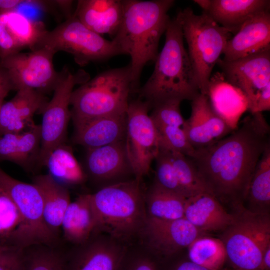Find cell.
I'll use <instances>...</instances> for the list:
<instances>
[{
	"label": "cell",
	"instance_id": "1",
	"mask_svg": "<svg viewBox=\"0 0 270 270\" xmlns=\"http://www.w3.org/2000/svg\"><path fill=\"white\" fill-rule=\"evenodd\" d=\"M270 126L262 112L246 116L232 132L192 157L208 193L220 202L242 204L256 166L270 144Z\"/></svg>",
	"mask_w": 270,
	"mask_h": 270
},
{
	"label": "cell",
	"instance_id": "2",
	"mask_svg": "<svg viewBox=\"0 0 270 270\" xmlns=\"http://www.w3.org/2000/svg\"><path fill=\"white\" fill-rule=\"evenodd\" d=\"M174 4L173 0H123L122 20L112 41L120 54L130 57L134 91L138 90L144 66L156 58L160 40L170 19L168 12Z\"/></svg>",
	"mask_w": 270,
	"mask_h": 270
},
{
	"label": "cell",
	"instance_id": "3",
	"mask_svg": "<svg viewBox=\"0 0 270 270\" xmlns=\"http://www.w3.org/2000/svg\"><path fill=\"white\" fill-rule=\"evenodd\" d=\"M166 40L155 60L151 76L138 89L140 99L151 109L170 100H192L200 92L192 66L184 43L178 14L170 18L165 31Z\"/></svg>",
	"mask_w": 270,
	"mask_h": 270
},
{
	"label": "cell",
	"instance_id": "4",
	"mask_svg": "<svg viewBox=\"0 0 270 270\" xmlns=\"http://www.w3.org/2000/svg\"><path fill=\"white\" fill-rule=\"evenodd\" d=\"M142 180L112 184L90 194L96 233L106 234L129 245L137 241L147 218Z\"/></svg>",
	"mask_w": 270,
	"mask_h": 270
},
{
	"label": "cell",
	"instance_id": "5",
	"mask_svg": "<svg viewBox=\"0 0 270 270\" xmlns=\"http://www.w3.org/2000/svg\"><path fill=\"white\" fill-rule=\"evenodd\" d=\"M133 91L129 64L98 74L72 93L70 106L74 124L126 113Z\"/></svg>",
	"mask_w": 270,
	"mask_h": 270
},
{
	"label": "cell",
	"instance_id": "6",
	"mask_svg": "<svg viewBox=\"0 0 270 270\" xmlns=\"http://www.w3.org/2000/svg\"><path fill=\"white\" fill-rule=\"evenodd\" d=\"M178 14L200 92L207 96L212 72L232 34L204 12L196 14L186 8Z\"/></svg>",
	"mask_w": 270,
	"mask_h": 270
},
{
	"label": "cell",
	"instance_id": "7",
	"mask_svg": "<svg viewBox=\"0 0 270 270\" xmlns=\"http://www.w3.org/2000/svg\"><path fill=\"white\" fill-rule=\"evenodd\" d=\"M234 220L223 231L221 238L233 268L260 270L261 261L270 246L268 213L252 212L236 205Z\"/></svg>",
	"mask_w": 270,
	"mask_h": 270
},
{
	"label": "cell",
	"instance_id": "8",
	"mask_svg": "<svg viewBox=\"0 0 270 270\" xmlns=\"http://www.w3.org/2000/svg\"><path fill=\"white\" fill-rule=\"evenodd\" d=\"M217 64L225 80L241 92L251 114L270 110V46L241 58Z\"/></svg>",
	"mask_w": 270,
	"mask_h": 270
},
{
	"label": "cell",
	"instance_id": "9",
	"mask_svg": "<svg viewBox=\"0 0 270 270\" xmlns=\"http://www.w3.org/2000/svg\"><path fill=\"white\" fill-rule=\"evenodd\" d=\"M40 47L55 54L58 51L68 52L82 66L120 54L112 40L92 31L73 14L53 30H46L36 48Z\"/></svg>",
	"mask_w": 270,
	"mask_h": 270
},
{
	"label": "cell",
	"instance_id": "10",
	"mask_svg": "<svg viewBox=\"0 0 270 270\" xmlns=\"http://www.w3.org/2000/svg\"><path fill=\"white\" fill-rule=\"evenodd\" d=\"M90 80V76L80 70L72 73L68 69L60 72L51 100L42 110L40 128V146L38 164L45 166L47 159L58 146L64 144L68 124L71 118L70 109L74 86Z\"/></svg>",
	"mask_w": 270,
	"mask_h": 270
},
{
	"label": "cell",
	"instance_id": "11",
	"mask_svg": "<svg viewBox=\"0 0 270 270\" xmlns=\"http://www.w3.org/2000/svg\"><path fill=\"white\" fill-rule=\"evenodd\" d=\"M0 188L12 200L22 219V228L16 248L24 249L36 244L53 246L58 238L44 222L42 198L38 187L33 183L14 178L0 168Z\"/></svg>",
	"mask_w": 270,
	"mask_h": 270
},
{
	"label": "cell",
	"instance_id": "12",
	"mask_svg": "<svg viewBox=\"0 0 270 270\" xmlns=\"http://www.w3.org/2000/svg\"><path fill=\"white\" fill-rule=\"evenodd\" d=\"M150 110L149 104L139 98L129 102L126 110V152L134 178L142 180L148 174L160 148Z\"/></svg>",
	"mask_w": 270,
	"mask_h": 270
},
{
	"label": "cell",
	"instance_id": "13",
	"mask_svg": "<svg viewBox=\"0 0 270 270\" xmlns=\"http://www.w3.org/2000/svg\"><path fill=\"white\" fill-rule=\"evenodd\" d=\"M55 53L44 47L28 52H18L2 59L14 90L29 88L43 92L54 90L60 75L53 64Z\"/></svg>",
	"mask_w": 270,
	"mask_h": 270
},
{
	"label": "cell",
	"instance_id": "14",
	"mask_svg": "<svg viewBox=\"0 0 270 270\" xmlns=\"http://www.w3.org/2000/svg\"><path fill=\"white\" fill-rule=\"evenodd\" d=\"M205 234L184 218L174 220L147 218L136 242L160 260L174 256L196 238Z\"/></svg>",
	"mask_w": 270,
	"mask_h": 270
},
{
	"label": "cell",
	"instance_id": "15",
	"mask_svg": "<svg viewBox=\"0 0 270 270\" xmlns=\"http://www.w3.org/2000/svg\"><path fill=\"white\" fill-rule=\"evenodd\" d=\"M128 246L106 234L94 233L66 256V270H117Z\"/></svg>",
	"mask_w": 270,
	"mask_h": 270
},
{
	"label": "cell",
	"instance_id": "16",
	"mask_svg": "<svg viewBox=\"0 0 270 270\" xmlns=\"http://www.w3.org/2000/svg\"><path fill=\"white\" fill-rule=\"evenodd\" d=\"M84 170L87 178L98 186V189L134 178H130L134 176L126 154L125 140L87 150Z\"/></svg>",
	"mask_w": 270,
	"mask_h": 270
},
{
	"label": "cell",
	"instance_id": "17",
	"mask_svg": "<svg viewBox=\"0 0 270 270\" xmlns=\"http://www.w3.org/2000/svg\"><path fill=\"white\" fill-rule=\"evenodd\" d=\"M190 116L182 128L195 150L207 146L233 130L214 110L207 96L200 93L192 100Z\"/></svg>",
	"mask_w": 270,
	"mask_h": 270
},
{
	"label": "cell",
	"instance_id": "18",
	"mask_svg": "<svg viewBox=\"0 0 270 270\" xmlns=\"http://www.w3.org/2000/svg\"><path fill=\"white\" fill-rule=\"evenodd\" d=\"M46 30L42 22L17 9L0 13V56L4 58L24 48H36Z\"/></svg>",
	"mask_w": 270,
	"mask_h": 270
},
{
	"label": "cell",
	"instance_id": "19",
	"mask_svg": "<svg viewBox=\"0 0 270 270\" xmlns=\"http://www.w3.org/2000/svg\"><path fill=\"white\" fill-rule=\"evenodd\" d=\"M48 100L42 92L29 88L18 90L10 100L4 102L0 112V136L20 133L34 124L33 118L42 112Z\"/></svg>",
	"mask_w": 270,
	"mask_h": 270
},
{
	"label": "cell",
	"instance_id": "20",
	"mask_svg": "<svg viewBox=\"0 0 270 270\" xmlns=\"http://www.w3.org/2000/svg\"><path fill=\"white\" fill-rule=\"evenodd\" d=\"M220 26L234 34L248 20L270 10L269 0H195Z\"/></svg>",
	"mask_w": 270,
	"mask_h": 270
},
{
	"label": "cell",
	"instance_id": "21",
	"mask_svg": "<svg viewBox=\"0 0 270 270\" xmlns=\"http://www.w3.org/2000/svg\"><path fill=\"white\" fill-rule=\"evenodd\" d=\"M270 46V10L258 14L245 22L227 42L224 60L233 61Z\"/></svg>",
	"mask_w": 270,
	"mask_h": 270
},
{
	"label": "cell",
	"instance_id": "22",
	"mask_svg": "<svg viewBox=\"0 0 270 270\" xmlns=\"http://www.w3.org/2000/svg\"><path fill=\"white\" fill-rule=\"evenodd\" d=\"M73 140L86 150L125 140L126 112L102 116L74 124Z\"/></svg>",
	"mask_w": 270,
	"mask_h": 270
},
{
	"label": "cell",
	"instance_id": "23",
	"mask_svg": "<svg viewBox=\"0 0 270 270\" xmlns=\"http://www.w3.org/2000/svg\"><path fill=\"white\" fill-rule=\"evenodd\" d=\"M220 202L208 192L200 193L186 200L184 218L204 233L223 232L234 220Z\"/></svg>",
	"mask_w": 270,
	"mask_h": 270
},
{
	"label": "cell",
	"instance_id": "24",
	"mask_svg": "<svg viewBox=\"0 0 270 270\" xmlns=\"http://www.w3.org/2000/svg\"><path fill=\"white\" fill-rule=\"evenodd\" d=\"M124 12L123 0H78L73 14L84 25L100 35L114 36Z\"/></svg>",
	"mask_w": 270,
	"mask_h": 270
},
{
	"label": "cell",
	"instance_id": "25",
	"mask_svg": "<svg viewBox=\"0 0 270 270\" xmlns=\"http://www.w3.org/2000/svg\"><path fill=\"white\" fill-rule=\"evenodd\" d=\"M40 146V125L34 124L20 133L4 134L0 136V162H10L30 170L38 164Z\"/></svg>",
	"mask_w": 270,
	"mask_h": 270
},
{
	"label": "cell",
	"instance_id": "26",
	"mask_svg": "<svg viewBox=\"0 0 270 270\" xmlns=\"http://www.w3.org/2000/svg\"><path fill=\"white\" fill-rule=\"evenodd\" d=\"M32 183L41 194L44 222L58 238L64 214L71 202L69 191L48 174L36 176Z\"/></svg>",
	"mask_w": 270,
	"mask_h": 270
},
{
	"label": "cell",
	"instance_id": "27",
	"mask_svg": "<svg viewBox=\"0 0 270 270\" xmlns=\"http://www.w3.org/2000/svg\"><path fill=\"white\" fill-rule=\"evenodd\" d=\"M211 77L207 96L215 112L232 130L240 115L248 110L247 102L240 90L229 84L222 74Z\"/></svg>",
	"mask_w": 270,
	"mask_h": 270
},
{
	"label": "cell",
	"instance_id": "28",
	"mask_svg": "<svg viewBox=\"0 0 270 270\" xmlns=\"http://www.w3.org/2000/svg\"><path fill=\"white\" fill-rule=\"evenodd\" d=\"M61 229L65 240L75 246L85 242L96 233L90 194H81L70 202L64 214Z\"/></svg>",
	"mask_w": 270,
	"mask_h": 270
},
{
	"label": "cell",
	"instance_id": "29",
	"mask_svg": "<svg viewBox=\"0 0 270 270\" xmlns=\"http://www.w3.org/2000/svg\"><path fill=\"white\" fill-rule=\"evenodd\" d=\"M186 198L161 187L154 182L145 192L147 218L162 220L183 218Z\"/></svg>",
	"mask_w": 270,
	"mask_h": 270
},
{
	"label": "cell",
	"instance_id": "30",
	"mask_svg": "<svg viewBox=\"0 0 270 270\" xmlns=\"http://www.w3.org/2000/svg\"><path fill=\"white\" fill-rule=\"evenodd\" d=\"M45 166L48 168V174L66 186L82 184L87 179L84 169L71 148L65 143L52 150Z\"/></svg>",
	"mask_w": 270,
	"mask_h": 270
},
{
	"label": "cell",
	"instance_id": "31",
	"mask_svg": "<svg viewBox=\"0 0 270 270\" xmlns=\"http://www.w3.org/2000/svg\"><path fill=\"white\" fill-rule=\"evenodd\" d=\"M244 201L250 210L268 213L270 206V144L256 166Z\"/></svg>",
	"mask_w": 270,
	"mask_h": 270
},
{
	"label": "cell",
	"instance_id": "32",
	"mask_svg": "<svg viewBox=\"0 0 270 270\" xmlns=\"http://www.w3.org/2000/svg\"><path fill=\"white\" fill-rule=\"evenodd\" d=\"M187 248L189 260L209 270H222L227 260L226 248L220 238L202 235Z\"/></svg>",
	"mask_w": 270,
	"mask_h": 270
},
{
	"label": "cell",
	"instance_id": "33",
	"mask_svg": "<svg viewBox=\"0 0 270 270\" xmlns=\"http://www.w3.org/2000/svg\"><path fill=\"white\" fill-rule=\"evenodd\" d=\"M66 256L52 246L36 244L22 249V270H66Z\"/></svg>",
	"mask_w": 270,
	"mask_h": 270
},
{
	"label": "cell",
	"instance_id": "34",
	"mask_svg": "<svg viewBox=\"0 0 270 270\" xmlns=\"http://www.w3.org/2000/svg\"><path fill=\"white\" fill-rule=\"evenodd\" d=\"M23 221L16 204L0 188V242L4 246L16 248Z\"/></svg>",
	"mask_w": 270,
	"mask_h": 270
},
{
	"label": "cell",
	"instance_id": "35",
	"mask_svg": "<svg viewBox=\"0 0 270 270\" xmlns=\"http://www.w3.org/2000/svg\"><path fill=\"white\" fill-rule=\"evenodd\" d=\"M170 155L178 182L188 198L202 192L208 193L190 158L176 152H170Z\"/></svg>",
	"mask_w": 270,
	"mask_h": 270
},
{
	"label": "cell",
	"instance_id": "36",
	"mask_svg": "<svg viewBox=\"0 0 270 270\" xmlns=\"http://www.w3.org/2000/svg\"><path fill=\"white\" fill-rule=\"evenodd\" d=\"M159 260L138 242L128 246L117 270H160Z\"/></svg>",
	"mask_w": 270,
	"mask_h": 270
},
{
	"label": "cell",
	"instance_id": "37",
	"mask_svg": "<svg viewBox=\"0 0 270 270\" xmlns=\"http://www.w3.org/2000/svg\"><path fill=\"white\" fill-rule=\"evenodd\" d=\"M154 160L156 162L154 182L168 190L186 198H188L177 178L171 162L170 152L160 148Z\"/></svg>",
	"mask_w": 270,
	"mask_h": 270
},
{
	"label": "cell",
	"instance_id": "38",
	"mask_svg": "<svg viewBox=\"0 0 270 270\" xmlns=\"http://www.w3.org/2000/svg\"><path fill=\"white\" fill-rule=\"evenodd\" d=\"M159 148L191 158L196 150L188 142L180 127L165 126L156 128Z\"/></svg>",
	"mask_w": 270,
	"mask_h": 270
},
{
	"label": "cell",
	"instance_id": "39",
	"mask_svg": "<svg viewBox=\"0 0 270 270\" xmlns=\"http://www.w3.org/2000/svg\"><path fill=\"white\" fill-rule=\"evenodd\" d=\"M181 102L170 100L154 106L150 116L155 126H182L184 120L180 112Z\"/></svg>",
	"mask_w": 270,
	"mask_h": 270
},
{
	"label": "cell",
	"instance_id": "40",
	"mask_svg": "<svg viewBox=\"0 0 270 270\" xmlns=\"http://www.w3.org/2000/svg\"><path fill=\"white\" fill-rule=\"evenodd\" d=\"M22 249L8 248L0 257V270H22Z\"/></svg>",
	"mask_w": 270,
	"mask_h": 270
},
{
	"label": "cell",
	"instance_id": "41",
	"mask_svg": "<svg viewBox=\"0 0 270 270\" xmlns=\"http://www.w3.org/2000/svg\"><path fill=\"white\" fill-rule=\"evenodd\" d=\"M14 88L7 74L2 68H0V112L4 98Z\"/></svg>",
	"mask_w": 270,
	"mask_h": 270
},
{
	"label": "cell",
	"instance_id": "42",
	"mask_svg": "<svg viewBox=\"0 0 270 270\" xmlns=\"http://www.w3.org/2000/svg\"><path fill=\"white\" fill-rule=\"evenodd\" d=\"M169 270H209L190 260H182L175 263Z\"/></svg>",
	"mask_w": 270,
	"mask_h": 270
},
{
	"label": "cell",
	"instance_id": "43",
	"mask_svg": "<svg viewBox=\"0 0 270 270\" xmlns=\"http://www.w3.org/2000/svg\"><path fill=\"white\" fill-rule=\"evenodd\" d=\"M26 2L27 0H0V13L16 9Z\"/></svg>",
	"mask_w": 270,
	"mask_h": 270
},
{
	"label": "cell",
	"instance_id": "44",
	"mask_svg": "<svg viewBox=\"0 0 270 270\" xmlns=\"http://www.w3.org/2000/svg\"><path fill=\"white\" fill-rule=\"evenodd\" d=\"M260 270H270V246L266 248L264 254Z\"/></svg>",
	"mask_w": 270,
	"mask_h": 270
},
{
	"label": "cell",
	"instance_id": "45",
	"mask_svg": "<svg viewBox=\"0 0 270 270\" xmlns=\"http://www.w3.org/2000/svg\"><path fill=\"white\" fill-rule=\"evenodd\" d=\"M8 247L4 246L0 242V257Z\"/></svg>",
	"mask_w": 270,
	"mask_h": 270
},
{
	"label": "cell",
	"instance_id": "46",
	"mask_svg": "<svg viewBox=\"0 0 270 270\" xmlns=\"http://www.w3.org/2000/svg\"><path fill=\"white\" fill-rule=\"evenodd\" d=\"M222 270H238L236 269H234V268H232V269H228V268H225V269H222Z\"/></svg>",
	"mask_w": 270,
	"mask_h": 270
}]
</instances>
